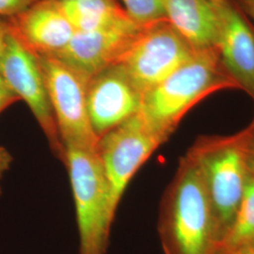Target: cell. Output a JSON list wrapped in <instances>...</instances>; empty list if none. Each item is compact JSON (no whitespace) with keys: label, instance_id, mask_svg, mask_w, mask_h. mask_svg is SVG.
Masks as SVG:
<instances>
[{"label":"cell","instance_id":"30bf717a","mask_svg":"<svg viewBox=\"0 0 254 254\" xmlns=\"http://www.w3.org/2000/svg\"><path fill=\"white\" fill-rule=\"evenodd\" d=\"M143 26L134 20L90 32H75L62 51L53 55L86 81L122 57Z\"/></svg>","mask_w":254,"mask_h":254},{"label":"cell","instance_id":"4fadbf2b","mask_svg":"<svg viewBox=\"0 0 254 254\" xmlns=\"http://www.w3.org/2000/svg\"><path fill=\"white\" fill-rule=\"evenodd\" d=\"M165 17L195 52L217 51L218 19L213 0H163Z\"/></svg>","mask_w":254,"mask_h":254},{"label":"cell","instance_id":"277c9868","mask_svg":"<svg viewBox=\"0 0 254 254\" xmlns=\"http://www.w3.org/2000/svg\"><path fill=\"white\" fill-rule=\"evenodd\" d=\"M64 164L75 205L79 254H106L116 213L97 149L65 146Z\"/></svg>","mask_w":254,"mask_h":254},{"label":"cell","instance_id":"5b68a950","mask_svg":"<svg viewBox=\"0 0 254 254\" xmlns=\"http://www.w3.org/2000/svg\"><path fill=\"white\" fill-rule=\"evenodd\" d=\"M196 53L164 18L143 26L118 64L143 96Z\"/></svg>","mask_w":254,"mask_h":254},{"label":"cell","instance_id":"3957f363","mask_svg":"<svg viewBox=\"0 0 254 254\" xmlns=\"http://www.w3.org/2000/svg\"><path fill=\"white\" fill-rule=\"evenodd\" d=\"M245 130L230 136H202L187 154L200 171L220 240L235 218L249 178Z\"/></svg>","mask_w":254,"mask_h":254},{"label":"cell","instance_id":"9a60e30c","mask_svg":"<svg viewBox=\"0 0 254 254\" xmlns=\"http://www.w3.org/2000/svg\"><path fill=\"white\" fill-rule=\"evenodd\" d=\"M254 244V174L250 173L245 191L230 227L218 244L217 254H235Z\"/></svg>","mask_w":254,"mask_h":254},{"label":"cell","instance_id":"7402d4cb","mask_svg":"<svg viewBox=\"0 0 254 254\" xmlns=\"http://www.w3.org/2000/svg\"><path fill=\"white\" fill-rule=\"evenodd\" d=\"M9 24L6 19H0V58L4 52L7 37L9 34Z\"/></svg>","mask_w":254,"mask_h":254},{"label":"cell","instance_id":"cb8c5ba5","mask_svg":"<svg viewBox=\"0 0 254 254\" xmlns=\"http://www.w3.org/2000/svg\"><path fill=\"white\" fill-rule=\"evenodd\" d=\"M247 130H248V132H250L251 134H253L254 135V119L253 120V122H252V124L249 126V127L246 128Z\"/></svg>","mask_w":254,"mask_h":254},{"label":"cell","instance_id":"5bb4252c","mask_svg":"<svg viewBox=\"0 0 254 254\" xmlns=\"http://www.w3.org/2000/svg\"><path fill=\"white\" fill-rule=\"evenodd\" d=\"M60 3L75 32L96 31L133 20L119 0H73Z\"/></svg>","mask_w":254,"mask_h":254},{"label":"cell","instance_id":"44dd1931","mask_svg":"<svg viewBox=\"0 0 254 254\" xmlns=\"http://www.w3.org/2000/svg\"><path fill=\"white\" fill-rule=\"evenodd\" d=\"M246 16L248 15L254 24V0H235Z\"/></svg>","mask_w":254,"mask_h":254},{"label":"cell","instance_id":"ac0fdd59","mask_svg":"<svg viewBox=\"0 0 254 254\" xmlns=\"http://www.w3.org/2000/svg\"><path fill=\"white\" fill-rule=\"evenodd\" d=\"M17 101H19L18 96L11 91L0 73V113Z\"/></svg>","mask_w":254,"mask_h":254},{"label":"cell","instance_id":"ffe728a7","mask_svg":"<svg viewBox=\"0 0 254 254\" xmlns=\"http://www.w3.org/2000/svg\"><path fill=\"white\" fill-rule=\"evenodd\" d=\"M12 156L9 154V151L3 147L0 146V181L4 175V173H6L9 168L12 162ZM1 186H0V195H1Z\"/></svg>","mask_w":254,"mask_h":254},{"label":"cell","instance_id":"52a82bcc","mask_svg":"<svg viewBox=\"0 0 254 254\" xmlns=\"http://www.w3.org/2000/svg\"><path fill=\"white\" fill-rule=\"evenodd\" d=\"M0 73L19 100L26 102L45 133L51 151L64 163L65 148L56 124L39 58L10 29L0 58Z\"/></svg>","mask_w":254,"mask_h":254},{"label":"cell","instance_id":"7c38bea8","mask_svg":"<svg viewBox=\"0 0 254 254\" xmlns=\"http://www.w3.org/2000/svg\"><path fill=\"white\" fill-rule=\"evenodd\" d=\"M7 21L10 31L37 56L59 53L68 46L75 33L61 3L55 0H38Z\"/></svg>","mask_w":254,"mask_h":254},{"label":"cell","instance_id":"603a6c76","mask_svg":"<svg viewBox=\"0 0 254 254\" xmlns=\"http://www.w3.org/2000/svg\"><path fill=\"white\" fill-rule=\"evenodd\" d=\"M235 254H254V244L247 247L244 250H242V251H240V252H238V253Z\"/></svg>","mask_w":254,"mask_h":254},{"label":"cell","instance_id":"8fae6325","mask_svg":"<svg viewBox=\"0 0 254 254\" xmlns=\"http://www.w3.org/2000/svg\"><path fill=\"white\" fill-rule=\"evenodd\" d=\"M218 19L219 62L238 90L254 100V28L235 0H213Z\"/></svg>","mask_w":254,"mask_h":254},{"label":"cell","instance_id":"d6986e66","mask_svg":"<svg viewBox=\"0 0 254 254\" xmlns=\"http://www.w3.org/2000/svg\"><path fill=\"white\" fill-rule=\"evenodd\" d=\"M247 133L246 139V160L248 165L249 173L254 174V135L248 132L247 129H244Z\"/></svg>","mask_w":254,"mask_h":254},{"label":"cell","instance_id":"9c48e42d","mask_svg":"<svg viewBox=\"0 0 254 254\" xmlns=\"http://www.w3.org/2000/svg\"><path fill=\"white\" fill-rule=\"evenodd\" d=\"M89 118L98 138L135 116L141 107L142 94L121 64L95 73L86 83Z\"/></svg>","mask_w":254,"mask_h":254},{"label":"cell","instance_id":"8992f818","mask_svg":"<svg viewBox=\"0 0 254 254\" xmlns=\"http://www.w3.org/2000/svg\"><path fill=\"white\" fill-rule=\"evenodd\" d=\"M166 141L146 125L138 112L99 138L97 154L115 213L132 178Z\"/></svg>","mask_w":254,"mask_h":254},{"label":"cell","instance_id":"2e32d148","mask_svg":"<svg viewBox=\"0 0 254 254\" xmlns=\"http://www.w3.org/2000/svg\"><path fill=\"white\" fill-rule=\"evenodd\" d=\"M128 15L140 26L166 18L163 0H121Z\"/></svg>","mask_w":254,"mask_h":254},{"label":"cell","instance_id":"d4e9b609","mask_svg":"<svg viewBox=\"0 0 254 254\" xmlns=\"http://www.w3.org/2000/svg\"><path fill=\"white\" fill-rule=\"evenodd\" d=\"M57 2H67V1H73V0H55Z\"/></svg>","mask_w":254,"mask_h":254},{"label":"cell","instance_id":"6da1fadb","mask_svg":"<svg viewBox=\"0 0 254 254\" xmlns=\"http://www.w3.org/2000/svg\"><path fill=\"white\" fill-rule=\"evenodd\" d=\"M158 234L165 254H217V221L200 171L188 154L164 193Z\"/></svg>","mask_w":254,"mask_h":254},{"label":"cell","instance_id":"ba28073f","mask_svg":"<svg viewBox=\"0 0 254 254\" xmlns=\"http://www.w3.org/2000/svg\"><path fill=\"white\" fill-rule=\"evenodd\" d=\"M62 141L65 146L97 149L86 101V81L53 56H38Z\"/></svg>","mask_w":254,"mask_h":254},{"label":"cell","instance_id":"7a4b0ae2","mask_svg":"<svg viewBox=\"0 0 254 254\" xmlns=\"http://www.w3.org/2000/svg\"><path fill=\"white\" fill-rule=\"evenodd\" d=\"M238 90L217 51L197 52L167 79L142 96L139 115L155 133L169 139L182 119L211 94Z\"/></svg>","mask_w":254,"mask_h":254},{"label":"cell","instance_id":"e0dca14e","mask_svg":"<svg viewBox=\"0 0 254 254\" xmlns=\"http://www.w3.org/2000/svg\"><path fill=\"white\" fill-rule=\"evenodd\" d=\"M38 0H0V19L11 18L30 7Z\"/></svg>","mask_w":254,"mask_h":254}]
</instances>
